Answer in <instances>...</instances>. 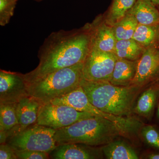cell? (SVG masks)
Instances as JSON below:
<instances>
[{"mask_svg":"<svg viewBox=\"0 0 159 159\" xmlns=\"http://www.w3.org/2000/svg\"><path fill=\"white\" fill-rule=\"evenodd\" d=\"M102 150L107 159H139L135 150L124 141L114 140L102 146Z\"/></svg>","mask_w":159,"mask_h":159,"instance_id":"2e32d148","label":"cell"},{"mask_svg":"<svg viewBox=\"0 0 159 159\" xmlns=\"http://www.w3.org/2000/svg\"><path fill=\"white\" fill-rule=\"evenodd\" d=\"M158 6H159V3Z\"/></svg>","mask_w":159,"mask_h":159,"instance_id":"1f68e13d","label":"cell"},{"mask_svg":"<svg viewBox=\"0 0 159 159\" xmlns=\"http://www.w3.org/2000/svg\"><path fill=\"white\" fill-rule=\"evenodd\" d=\"M156 117L157 119L159 120V100L157 107Z\"/></svg>","mask_w":159,"mask_h":159,"instance_id":"4316f807","label":"cell"},{"mask_svg":"<svg viewBox=\"0 0 159 159\" xmlns=\"http://www.w3.org/2000/svg\"><path fill=\"white\" fill-rule=\"evenodd\" d=\"M145 49L133 39L119 40H117L114 53L118 58L135 61L140 58Z\"/></svg>","mask_w":159,"mask_h":159,"instance_id":"e0dca14e","label":"cell"},{"mask_svg":"<svg viewBox=\"0 0 159 159\" xmlns=\"http://www.w3.org/2000/svg\"><path fill=\"white\" fill-rule=\"evenodd\" d=\"M94 116H96L88 112L80 111L68 106L48 102L41 105L37 124L56 130Z\"/></svg>","mask_w":159,"mask_h":159,"instance_id":"8992f818","label":"cell"},{"mask_svg":"<svg viewBox=\"0 0 159 159\" xmlns=\"http://www.w3.org/2000/svg\"><path fill=\"white\" fill-rule=\"evenodd\" d=\"M156 46L157 47H158V48H159V36L158 40V41H157V43Z\"/></svg>","mask_w":159,"mask_h":159,"instance_id":"f1b7e54d","label":"cell"},{"mask_svg":"<svg viewBox=\"0 0 159 159\" xmlns=\"http://www.w3.org/2000/svg\"><path fill=\"white\" fill-rule=\"evenodd\" d=\"M54 159H99L103 158L101 147L81 143H68L57 145L49 153Z\"/></svg>","mask_w":159,"mask_h":159,"instance_id":"30bf717a","label":"cell"},{"mask_svg":"<svg viewBox=\"0 0 159 159\" xmlns=\"http://www.w3.org/2000/svg\"><path fill=\"white\" fill-rule=\"evenodd\" d=\"M29 95L25 74L0 70V104L17 103Z\"/></svg>","mask_w":159,"mask_h":159,"instance_id":"9c48e42d","label":"cell"},{"mask_svg":"<svg viewBox=\"0 0 159 159\" xmlns=\"http://www.w3.org/2000/svg\"><path fill=\"white\" fill-rule=\"evenodd\" d=\"M92 46V27L60 30L46 38L38 52L39 62L36 68L25 74L26 82L38 77L84 62Z\"/></svg>","mask_w":159,"mask_h":159,"instance_id":"6da1fadb","label":"cell"},{"mask_svg":"<svg viewBox=\"0 0 159 159\" xmlns=\"http://www.w3.org/2000/svg\"><path fill=\"white\" fill-rule=\"evenodd\" d=\"M118 58L114 52L91 48L83 62L84 78L89 81L109 82Z\"/></svg>","mask_w":159,"mask_h":159,"instance_id":"52a82bcc","label":"cell"},{"mask_svg":"<svg viewBox=\"0 0 159 159\" xmlns=\"http://www.w3.org/2000/svg\"><path fill=\"white\" fill-rule=\"evenodd\" d=\"M137 0H113L105 21L112 26L122 20L133 7Z\"/></svg>","mask_w":159,"mask_h":159,"instance_id":"ffe728a7","label":"cell"},{"mask_svg":"<svg viewBox=\"0 0 159 159\" xmlns=\"http://www.w3.org/2000/svg\"><path fill=\"white\" fill-rule=\"evenodd\" d=\"M80 86L89 102L104 112L121 117H130L141 88L114 85L110 82L89 81L84 79Z\"/></svg>","mask_w":159,"mask_h":159,"instance_id":"3957f363","label":"cell"},{"mask_svg":"<svg viewBox=\"0 0 159 159\" xmlns=\"http://www.w3.org/2000/svg\"><path fill=\"white\" fill-rule=\"evenodd\" d=\"M18 0H0V25L5 26L14 14Z\"/></svg>","mask_w":159,"mask_h":159,"instance_id":"603a6c76","label":"cell"},{"mask_svg":"<svg viewBox=\"0 0 159 159\" xmlns=\"http://www.w3.org/2000/svg\"><path fill=\"white\" fill-rule=\"evenodd\" d=\"M137 62L118 58L109 82L119 86H129L135 75Z\"/></svg>","mask_w":159,"mask_h":159,"instance_id":"5bb4252c","label":"cell"},{"mask_svg":"<svg viewBox=\"0 0 159 159\" xmlns=\"http://www.w3.org/2000/svg\"><path fill=\"white\" fill-rule=\"evenodd\" d=\"M146 157L148 159H159V151L155 150L150 152L146 155Z\"/></svg>","mask_w":159,"mask_h":159,"instance_id":"484cf974","label":"cell"},{"mask_svg":"<svg viewBox=\"0 0 159 159\" xmlns=\"http://www.w3.org/2000/svg\"><path fill=\"white\" fill-rule=\"evenodd\" d=\"M148 1L153 3L154 5H155L156 6H158L159 5V0H148Z\"/></svg>","mask_w":159,"mask_h":159,"instance_id":"83f0119b","label":"cell"},{"mask_svg":"<svg viewBox=\"0 0 159 159\" xmlns=\"http://www.w3.org/2000/svg\"><path fill=\"white\" fill-rule=\"evenodd\" d=\"M92 27L91 48L107 52H115L117 39L112 26L98 19Z\"/></svg>","mask_w":159,"mask_h":159,"instance_id":"8fae6325","label":"cell"},{"mask_svg":"<svg viewBox=\"0 0 159 159\" xmlns=\"http://www.w3.org/2000/svg\"><path fill=\"white\" fill-rule=\"evenodd\" d=\"M83 68V62L80 63L26 82L28 94L41 103L50 102L80 86Z\"/></svg>","mask_w":159,"mask_h":159,"instance_id":"277c9868","label":"cell"},{"mask_svg":"<svg viewBox=\"0 0 159 159\" xmlns=\"http://www.w3.org/2000/svg\"><path fill=\"white\" fill-rule=\"evenodd\" d=\"M55 132L53 129L34 124L9 137L6 143L15 151L34 150L50 153L57 146Z\"/></svg>","mask_w":159,"mask_h":159,"instance_id":"5b68a950","label":"cell"},{"mask_svg":"<svg viewBox=\"0 0 159 159\" xmlns=\"http://www.w3.org/2000/svg\"><path fill=\"white\" fill-rule=\"evenodd\" d=\"M16 103L0 104V131L7 134L18 126Z\"/></svg>","mask_w":159,"mask_h":159,"instance_id":"d6986e66","label":"cell"},{"mask_svg":"<svg viewBox=\"0 0 159 159\" xmlns=\"http://www.w3.org/2000/svg\"><path fill=\"white\" fill-rule=\"evenodd\" d=\"M130 136L116 123L102 117L94 116L56 130L54 138L57 145L81 143L101 147L116 140L118 137L129 138Z\"/></svg>","mask_w":159,"mask_h":159,"instance_id":"7a4b0ae2","label":"cell"},{"mask_svg":"<svg viewBox=\"0 0 159 159\" xmlns=\"http://www.w3.org/2000/svg\"><path fill=\"white\" fill-rule=\"evenodd\" d=\"M159 100V81L152 83L145 88L137 99L133 112L147 120L152 119Z\"/></svg>","mask_w":159,"mask_h":159,"instance_id":"4fadbf2b","label":"cell"},{"mask_svg":"<svg viewBox=\"0 0 159 159\" xmlns=\"http://www.w3.org/2000/svg\"><path fill=\"white\" fill-rule=\"evenodd\" d=\"M0 159H17L15 150L7 143L0 145Z\"/></svg>","mask_w":159,"mask_h":159,"instance_id":"d4e9b609","label":"cell"},{"mask_svg":"<svg viewBox=\"0 0 159 159\" xmlns=\"http://www.w3.org/2000/svg\"><path fill=\"white\" fill-rule=\"evenodd\" d=\"M41 104L39 100L29 95L23 97L16 103L19 125L14 134L37 124Z\"/></svg>","mask_w":159,"mask_h":159,"instance_id":"7c38bea8","label":"cell"},{"mask_svg":"<svg viewBox=\"0 0 159 159\" xmlns=\"http://www.w3.org/2000/svg\"><path fill=\"white\" fill-rule=\"evenodd\" d=\"M157 81H159V78L157 80Z\"/></svg>","mask_w":159,"mask_h":159,"instance_id":"4dcf8cb0","label":"cell"},{"mask_svg":"<svg viewBox=\"0 0 159 159\" xmlns=\"http://www.w3.org/2000/svg\"><path fill=\"white\" fill-rule=\"evenodd\" d=\"M138 25L135 18L128 12L122 20L112 26L117 40L132 39Z\"/></svg>","mask_w":159,"mask_h":159,"instance_id":"44dd1931","label":"cell"},{"mask_svg":"<svg viewBox=\"0 0 159 159\" xmlns=\"http://www.w3.org/2000/svg\"><path fill=\"white\" fill-rule=\"evenodd\" d=\"M128 12L135 18L139 24L159 25V10L148 0H137Z\"/></svg>","mask_w":159,"mask_h":159,"instance_id":"9a60e30c","label":"cell"},{"mask_svg":"<svg viewBox=\"0 0 159 159\" xmlns=\"http://www.w3.org/2000/svg\"><path fill=\"white\" fill-rule=\"evenodd\" d=\"M141 135L147 145L159 151V128L154 125H145L141 129Z\"/></svg>","mask_w":159,"mask_h":159,"instance_id":"7402d4cb","label":"cell"},{"mask_svg":"<svg viewBox=\"0 0 159 159\" xmlns=\"http://www.w3.org/2000/svg\"><path fill=\"white\" fill-rule=\"evenodd\" d=\"M159 36V25L139 24L132 39L139 44L146 48L157 45Z\"/></svg>","mask_w":159,"mask_h":159,"instance_id":"ac0fdd59","label":"cell"},{"mask_svg":"<svg viewBox=\"0 0 159 159\" xmlns=\"http://www.w3.org/2000/svg\"><path fill=\"white\" fill-rule=\"evenodd\" d=\"M18 159H50V154L45 152L34 150H24L16 151Z\"/></svg>","mask_w":159,"mask_h":159,"instance_id":"cb8c5ba5","label":"cell"},{"mask_svg":"<svg viewBox=\"0 0 159 159\" xmlns=\"http://www.w3.org/2000/svg\"><path fill=\"white\" fill-rule=\"evenodd\" d=\"M159 78V48H146L137 62L136 72L130 85L144 88Z\"/></svg>","mask_w":159,"mask_h":159,"instance_id":"ba28073f","label":"cell"},{"mask_svg":"<svg viewBox=\"0 0 159 159\" xmlns=\"http://www.w3.org/2000/svg\"><path fill=\"white\" fill-rule=\"evenodd\" d=\"M18 1H19V0H18ZM34 1H41L42 0H34Z\"/></svg>","mask_w":159,"mask_h":159,"instance_id":"f546056e","label":"cell"}]
</instances>
